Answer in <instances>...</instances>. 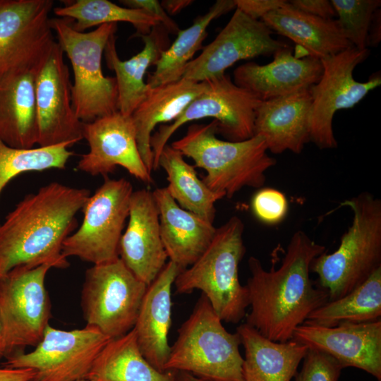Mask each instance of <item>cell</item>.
Wrapping results in <instances>:
<instances>
[{
    "label": "cell",
    "instance_id": "1",
    "mask_svg": "<svg viewBox=\"0 0 381 381\" xmlns=\"http://www.w3.org/2000/svg\"><path fill=\"white\" fill-rule=\"evenodd\" d=\"M325 250L304 231H297L279 267L266 270L259 259L250 257V276L246 286L250 310L246 323L272 341L292 339L296 328L329 301L327 291L315 287L310 277L313 260Z\"/></svg>",
    "mask_w": 381,
    "mask_h": 381
},
{
    "label": "cell",
    "instance_id": "2",
    "mask_svg": "<svg viewBox=\"0 0 381 381\" xmlns=\"http://www.w3.org/2000/svg\"><path fill=\"white\" fill-rule=\"evenodd\" d=\"M90 195L87 188L54 181L24 196L0 223V278L20 265L67 268L63 243Z\"/></svg>",
    "mask_w": 381,
    "mask_h": 381
},
{
    "label": "cell",
    "instance_id": "3",
    "mask_svg": "<svg viewBox=\"0 0 381 381\" xmlns=\"http://www.w3.org/2000/svg\"><path fill=\"white\" fill-rule=\"evenodd\" d=\"M217 123H193L171 146L193 159L194 167L206 171L202 181L214 192L232 198L244 187L259 188L266 171L275 164L267 153L264 138L255 135L238 142L217 138Z\"/></svg>",
    "mask_w": 381,
    "mask_h": 381
},
{
    "label": "cell",
    "instance_id": "4",
    "mask_svg": "<svg viewBox=\"0 0 381 381\" xmlns=\"http://www.w3.org/2000/svg\"><path fill=\"white\" fill-rule=\"evenodd\" d=\"M341 205L352 210L351 225L335 251H325L310 265L318 276L320 287L327 291L329 301L349 294L381 267L380 200L363 192Z\"/></svg>",
    "mask_w": 381,
    "mask_h": 381
},
{
    "label": "cell",
    "instance_id": "5",
    "mask_svg": "<svg viewBox=\"0 0 381 381\" xmlns=\"http://www.w3.org/2000/svg\"><path fill=\"white\" fill-rule=\"evenodd\" d=\"M244 224L231 217L216 229L214 236L200 258L181 271L174 285L178 294L202 291L222 321L238 323L246 315L248 292L238 278V266L246 253Z\"/></svg>",
    "mask_w": 381,
    "mask_h": 381
},
{
    "label": "cell",
    "instance_id": "6",
    "mask_svg": "<svg viewBox=\"0 0 381 381\" xmlns=\"http://www.w3.org/2000/svg\"><path fill=\"white\" fill-rule=\"evenodd\" d=\"M241 344L238 332L224 328L202 294L179 329L164 370L185 372L209 381H243Z\"/></svg>",
    "mask_w": 381,
    "mask_h": 381
},
{
    "label": "cell",
    "instance_id": "7",
    "mask_svg": "<svg viewBox=\"0 0 381 381\" xmlns=\"http://www.w3.org/2000/svg\"><path fill=\"white\" fill-rule=\"evenodd\" d=\"M73 20L50 19L56 42L68 58L73 73L71 97L79 119L90 122L119 111L115 77L105 76L102 59L106 44L117 30V23H106L90 32L76 31Z\"/></svg>",
    "mask_w": 381,
    "mask_h": 381
},
{
    "label": "cell",
    "instance_id": "8",
    "mask_svg": "<svg viewBox=\"0 0 381 381\" xmlns=\"http://www.w3.org/2000/svg\"><path fill=\"white\" fill-rule=\"evenodd\" d=\"M133 192L131 182L126 179L105 176L81 210L82 224L64 241V256L77 257L93 265L118 259Z\"/></svg>",
    "mask_w": 381,
    "mask_h": 381
},
{
    "label": "cell",
    "instance_id": "9",
    "mask_svg": "<svg viewBox=\"0 0 381 381\" xmlns=\"http://www.w3.org/2000/svg\"><path fill=\"white\" fill-rule=\"evenodd\" d=\"M147 285L118 259L86 270L81 308L86 325L110 339L123 336L135 323Z\"/></svg>",
    "mask_w": 381,
    "mask_h": 381
},
{
    "label": "cell",
    "instance_id": "10",
    "mask_svg": "<svg viewBox=\"0 0 381 381\" xmlns=\"http://www.w3.org/2000/svg\"><path fill=\"white\" fill-rule=\"evenodd\" d=\"M205 90L197 96L172 123L160 126L152 135L153 168L171 136L183 124L205 118L217 123V133L229 141L238 142L254 136L255 111L262 102L250 91L238 87L226 73L207 80Z\"/></svg>",
    "mask_w": 381,
    "mask_h": 381
},
{
    "label": "cell",
    "instance_id": "11",
    "mask_svg": "<svg viewBox=\"0 0 381 381\" xmlns=\"http://www.w3.org/2000/svg\"><path fill=\"white\" fill-rule=\"evenodd\" d=\"M369 54L368 49L359 50L351 46L320 59L323 72L320 80L310 87L312 104L309 117L310 141L318 148L337 147L332 126L335 113L353 107L369 92L381 85L380 72L373 74L365 82L353 78L354 69Z\"/></svg>",
    "mask_w": 381,
    "mask_h": 381
},
{
    "label": "cell",
    "instance_id": "12",
    "mask_svg": "<svg viewBox=\"0 0 381 381\" xmlns=\"http://www.w3.org/2000/svg\"><path fill=\"white\" fill-rule=\"evenodd\" d=\"M51 268L47 264L20 265L0 278V318L6 356L36 346L49 325L51 302L45 277Z\"/></svg>",
    "mask_w": 381,
    "mask_h": 381
},
{
    "label": "cell",
    "instance_id": "13",
    "mask_svg": "<svg viewBox=\"0 0 381 381\" xmlns=\"http://www.w3.org/2000/svg\"><path fill=\"white\" fill-rule=\"evenodd\" d=\"M111 339L96 327L63 330L49 325L30 352H17L6 357L2 365L30 368V381H80L86 380L94 361Z\"/></svg>",
    "mask_w": 381,
    "mask_h": 381
},
{
    "label": "cell",
    "instance_id": "14",
    "mask_svg": "<svg viewBox=\"0 0 381 381\" xmlns=\"http://www.w3.org/2000/svg\"><path fill=\"white\" fill-rule=\"evenodd\" d=\"M52 0H0V77L37 73L53 49Z\"/></svg>",
    "mask_w": 381,
    "mask_h": 381
},
{
    "label": "cell",
    "instance_id": "15",
    "mask_svg": "<svg viewBox=\"0 0 381 381\" xmlns=\"http://www.w3.org/2000/svg\"><path fill=\"white\" fill-rule=\"evenodd\" d=\"M57 43L35 75V97L38 147L73 145L83 137V123L71 97L69 68Z\"/></svg>",
    "mask_w": 381,
    "mask_h": 381
},
{
    "label": "cell",
    "instance_id": "16",
    "mask_svg": "<svg viewBox=\"0 0 381 381\" xmlns=\"http://www.w3.org/2000/svg\"><path fill=\"white\" fill-rule=\"evenodd\" d=\"M272 31L236 8L231 18L213 41L186 66L182 78L205 81L225 73L237 61L273 55L287 44L275 40Z\"/></svg>",
    "mask_w": 381,
    "mask_h": 381
},
{
    "label": "cell",
    "instance_id": "17",
    "mask_svg": "<svg viewBox=\"0 0 381 381\" xmlns=\"http://www.w3.org/2000/svg\"><path fill=\"white\" fill-rule=\"evenodd\" d=\"M83 137L89 152L81 156L77 169L92 176H107L119 166L145 182L152 181L139 152L131 116L116 111L83 123Z\"/></svg>",
    "mask_w": 381,
    "mask_h": 381
},
{
    "label": "cell",
    "instance_id": "18",
    "mask_svg": "<svg viewBox=\"0 0 381 381\" xmlns=\"http://www.w3.org/2000/svg\"><path fill=\"white\" fill-rule=\"evenodd\" d=\"M292 339L334 358L343 368H356L381 381V320L322 327L303 323Z\"/></svg>",
    "mask_w": 381,
    "mask_h": 381
},
{
    "label": "cell",
    "instance_id": "19",
    "mask_svg": "<svg viewBox=\"0 0 381 381\" xmlns=\"http://www.w3.org/2000/svg\"><path fill=\"white\" fill-rule=\"evenodd\" d=\"M128 218L119 243V258L138 279L149 286L168 259L152 192L147 189L133 190Z\"/></svg>",
    "mask_w": 381,
    "mask_h": 381
},
{
    "label": "cell",
    "instance_id": "20",
    "mask_svg": "<svg viewBox=\"0 0 381 381\" xmlns=\"http://www.w3.org/2000/svg\"><path fill=\"white\" fill-rule=\"evenodd\" d=\"M273 56L267 64L250 61L238 66L234 83L265 101L309 88L321 78L323 67L320 59L294 55L288 45Z\"/></svg>",
    "mask_w": 381,
    "mask_h": 381
},
{
    "label": "cell",
    "instance_id": "21",
    "mask_svg": "<svg viewBox=\"0 0 381 381\" xmlns=\"http://www.w3.org/2000/svg\"><path fill=\"white\" fill-rule=\"evenodd\" d=\"M181 271L173 262H167L147 286L133 327L143 356L160 371H164L171 351L168 335L171 323V289Z\"/></svg>",
    "mask_w": 381,
    "mask_h": 381
},
{
    "label": "cell",
    "instance_id": "22",
    "mask_svg": "<svg viewBox=\"0 0 381 381\" xmlns=\"http://www.w3.org/2000/svg\"><path fill=\"white\" fill-rule=\"evenodd\" d=\"M311 104L310 87L262 101L255 111L254 135L262 136L273 154L287 150L300 154L310 142Z\"/></svg>",
    "mask_w": 381,
    "mask_h": 381
},
{
    "label": "cell",
    "instance_id": "23",
    "mask_svg": "<svg viewBox=\"0 0 381 381\" xmlns=\"http://www.w3.org/2000/svg\"><path fill=\"white\" fill-rule=\"evenodd\" d=\"M159 210L162 241L169 261L183 271L193 265L212 241L216 227L181 207L166 188L152 191Z\"/></svg>",
    "mask_w": 381,
    "mask_h": 381
},
{
    "label": "cell",
    "instance_id": "24",
    "mask_svg": "<svg viewBox=\"0 0 381 381\" xmlns=\"http://www.w3.org/2000/svg\"><path fill=\"white\" fill-rule=\"evenodd\" d=\"M167 33L162 25L155 26L149 34L140 36L144 42L143 49L125 61L118 55L115 34L109 39L104 54L108 68L115 73L119 111L122 114L131 116L147 96L150 87L144 77L148 68L155 65L167 49Z\"/></svg>",
    "mask_w": 381,
    "mask_h": 381
},
{
    "label": "cell",
    "instance_id": "25",
    "mask_svg": "<svg viewBox=\"0 0 381 381\" xmlns=\"http://www.w3.org/2000/svg\"><path fill=\"white\" fill-rule=\"evenodd\" d=\"M207 85L206 80H179L150 88L145 98L131 115L139 152L148 171L153 168L150 138L159 123L173 122Z\"/></svg>",
    "mask_w": 381,
    "mask_h": 381
},
{
    "label": "cell",
    "instance_id": "26",
    "mask_svg": "<svg viewBox=\"0 0 381 381\" xmlns=\"http://www.w3.org/2000/svg\"><path fill=\"white\" fill-rule=\"evenodd\" d=\"M36 73L23 71L0 77V140L10 147L31 149L37 144Z\"/></svg>",
    "mask_w": 381,
    "mask_h": 381
},
{
    "label": "cell",
    "instance_id": "27",
    "mask_svg": "<svg viewBox=\"0 0 381 381\" xmlns=\"http://www.w3.org/2000/svg\"><path fill=\"white\" fill-rule=\"evenodd\" d=\"M236 332L245 351L243 381H291L308 350L294 339L272 341L246 322Z\"/></svg>",
    "mask_w": 381,
    "mask_h": 381
},
{
    "label": "cell",
    "instance_id": "28",
    "mask_svg": "<svg viewBox=\"0 0 381 381\" xmlns=\"http://www.w3.org/2000/svg\"><path fill=\"white\" fill-rule=\"evenodd\" d=\"M261 20L272 31L294 42L307 56L321 59L352 46L337 20L309 15L292 6L288 1Z\"/></svg>",
    "mask_w": 381,
    "mask_h": 381
},
{
    "label": "cell",
    "instance_id": "29",
    "mask_svg": "<svg viewBox=\"0 0 381 381\" xmlns=\"http://www.w3.org/2000/svg\"><path fill=\"white\" fill-rule=\"evenodd\" d=\"M88 381H176L175 371H160L143 356L133 328L111 339L98 353Z\"/></svg>",
    "mask_w": 381,
    "mask_h": 381
},
{
    "label": "cell",
    "instance_id": "30",
    "mask_svg": "<svg viewBox=\"0 0 381 381\" xmlns=\"http://www.w3.org/2000/svg\"><path fill=\"white\" fill-rule=\"evenodd\" d=\"M234 8V0H218L206 13L198 17L192 25L180 30L174 42L162 53L155 65V71L148 75L147 85L153 88L181 79L195 52L202 49V44L207 35V29L210 23Z\"/></svg>",
    "mask_w": 381,
    "mask_h": 381
},
{
    "label": "cell",
    "instance_id": "31",
    "mask_svg": "<svg viewBox=\"0 0 381 381\" xmlns=\"http://www.w3.org/2000/svg\"><path fill=\"white\" fill-rule=\"evenodd\" d=\"M183 157L171 145L164 147L158 165L167 175L169 184L166 188L181 207L213 224L215 202L224 196L212 190L198 176L195 167L187 163Z\"/></svg>",
    "mask_w": 381,
    "mask_h": 381
},
{
    "label": "cell",
    "instance_id": "32",
    "mask_svg": "<svg viewBox=\"0 0 381 381\" xmlns=\"http://www.w3.org/2000/svg\"><path fill=\"white\" fill-rule=\"evenodd\" d=\"M381 318V267L362 284L313 310L303 323L334 327L341 323L373 322Z\"/></svg>",
    "mask_w": 381,
    "mask_h": 381
},
{
    "label": "cell",
    "instance_id": "33",
    "mask_svg": "<svg viewBox=\"0 0 381 381\" xmlns=\"http://www.w3.org/2000/svg\"><path fill=\"white\" fill-rule=\"evenodd\" d=\"M64 6L53 8L58 18L73 20V28L85 32L92 27L106 23H131L139 37L149 34L153 28L161 25L152 15L141 9L120 6L108 0H75L65 1Z\"/></svg>",
    "mask_w": 381,
    "mask_h": 381
},
{
    "label": "cell",
    "instance_id": "34",
    "mask_svg": "<svg viewBox=\"0 0 381 381\" xmlns=\"http://www.w3.org/2000/svg\"><path fill=\"white\" fill-rule=\"evenodd\" d=\"M71 146L69 143H63L18 149L7 145L0 140V196L6 186L22 174L65 169L73 155L69 150Z\"/></svg>",
    "mask_w": 381,
    "mask_h": 381
},
{
    "label": "cell",
    "instance_id": "35",
    "mask_svg": "<svg viewBox=\"0 0 381 381\" xmlns=\"http://www.w3.org/2000/svg\"><path fill=\"white\" fill-rule=\"evenodd\" d=\"M346 40L359 50L368 49V33L373 14L380 0H331Z\"/></svg>",
    "mask_w": 381,
    "mask_h": 381
},
{
    "label": "cell",
    "instance_id": "36",
    "mask_svg": "<svg viewBox=\"0 0 381 381\" xmlns=\"http://www.w3.org/2000/svg\"><path fill=\"white\" fill-rule=\"evenodd\" d=\"M254 215L266 224H277L286 217L289 203L285 195L281 191L264 188L258 190L251 201Z\"/></svg>",
    "mask_w": 381,
    "mask_h": 381
},
{
    "label": "cell",
    "instance_id": "37",
    "mask_svg": "<svg viewBox=\"0 0 381 381\" xmlns=\"http://www.w3.org/2000/svg\"><path fill=\"white\" fill-rule=\"evenodd\" d=\"M296 381H338L343 367L330 356L308 349Z\"/></svg>",
    "mask_w": 381,
    "mask_h": 381
},
{
    "label": "cell",
    "instance_id": "38",
    "mask_svg": "<svg viewBox=\"0 0 381 381\" xmlns=\"http://www.w3.org/2000/svg\"><path fill=\"white\" fill-rule=\"evenodd\" d=\"M120 2L126 7L141 9L156 17L168 33L177 35L180 30L178 25L156 0H123Z\"/></svg>",
    "mask_w": 381,
    "mask_h": 381
},
{
    "label": "cell",
    "instance_id": "39",
    "mask_svg": "<svg viewBox=\"0 0 381 381\" xmlns=\"http://www.w3.org/2000/svg\"><path fill=\"white\" fill-rule=\"evenodd\" d=\"M286 0H234L236 8L255 20L262 18L284 4Z\"/></svg>",
    "mask_w": 381,
    "mask_h": 381
},
{
    "label": "cell",
    "instance_id": "40",
    "mask_svg": "<svg viewBox=\"0 0 381 381\" xmlns=\"http://www.w3.org/2000/svg\"><path fill=\"white\" fill-rule=\"evenodd\" d=\"M289 2L294 8L313 16L325 19H334L337 16L331 1L328 0H291Z\"/></svg>",
    "mask_w": 381,
    "mask_h": 381
},
{
    "label": "cell",
    "instance_id": "41",
    "mask_svg": "<svg viewBox=\"0 0 381 381\" xmlns=\"http://www.w3.org/2000/svg\"><path fill=\"white\" fill-rule=\"evenodd\" d=\"M34 371L30 368L0 367V381H30Z\"/></svg>",
    "mask_w": 381,
    "mask_h": 381
},
{
    "label": "cell",
    "instance_id": "42",
    "mask_svg": "<svg viewBox=\"0 0 381 381\" xmlns=\"http://www.w3.org/2000/svg\"><path fill=\"white\" fill-rule=\"evenodd\" d=\"M381 40V9L373 14L368 33V47H377Z\"/></svg>",
    "mask_w": 381,
    "mask_h": 381
},
{
    "label": "cell",
    "instance_id": "43",
    "mask_svg": "<svg viewBox=\"0 0 381 381\" xmlns=\"http://www.w3.org/2000/svg\"><path fill=\"white\" fill-rule=\"evenodd\" d=\"M193 1L190 0H164L160 4L167 13L175 15L188 6Z\"/></svg>",
    "mask_w": 381,
    "mask_h": 381
},
{
    "label": "cell",
    "instance_id": "44",
    "mask_svg": "<svg viewBox=\"0 0 381 381\" xmlns=\"http://www.w3.org/2000/svg\"><path fill=\"white\" fill-rule=\"evenodd\" d=\"M176 381H209L185 372L175 371Z\"/></svg>",
    "mask_w": 381,
    "mask_h": 381
},
{
    "label": "cell",
    "instance_id": "45",
    "mask_svg": "<svg viewBox=\"0 0 381 381\" xmlns=\"http://www.w3.org/2000/svg\"><path fill=\"white\" fill-rule=\"evenodd\" d=\"M6 356V348L4 338V333L1 320L0 318V359Z\"/></svg>",
    "mask_w": 381,
    "mask_h": 381
},
{
    "label": "cell",
    "instance_id": "46",
    "mask_svg": "<svg viewBox=\"0 0 381 381\" xmlns=\"http://www.w3.org/2000/svg\"><path fill=\"white\" fill-rule=\"evenodd\" d=\"M80 381H88L87 380H80Z\"/></svg>",
    "mask_w": 381,
    "mask_h": 381
}]
</instances>
